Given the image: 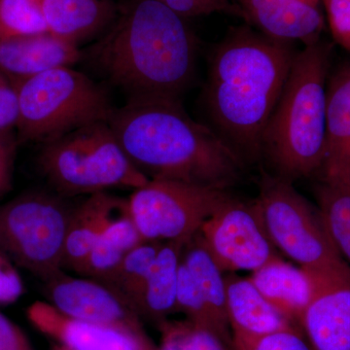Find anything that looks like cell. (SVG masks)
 <instances>
[{
  "label": "cell",
  "instance_id": "obj_17",
  "mask_svg": "<svg viewBox=\"0 0 350 350\" xmlns=\"http://www.w3.org/2000/svg\"><path fill=\"white\" fill-rule=\"evenodd\" d=\"M250 278L273 308L300 327L301 317L315 293L314 282L305 269L280 256L251 273Z\"/></svg>",
  "mask_w": 350,
  "mask_h": 350
},
{
  "label": "cell",
  "instance_id": "obj_5",
  "mask_svg": "<svg viewBox=\"0 0 350 350\" xmlns=\"http://www.w3.org/2000/svg\"><path fill=\"white\" fill-rule=\"evenodd\" d=\"M16 129L22 142L45 144L83 126L109 121L115 108L107 88L71 66L22 80Z\"/></svg>",
  "mask_w": 350,
  "mask_h": 350
},
{
  "label": "cell",
  "instance_id": "obj_29",
  "mask_svg": "<svg viewBox=\"0 0 350 350\" xmlns=\"http://www.w3.org/2000/svg\"><path fill=\"white\" fill-rule=\"evenodd\" d=\"M232 347L234 350H312L300 328L275 332Z\"/></svg>",
  "mask_w": 350,
  "mask_h": 350
},
{
  "label": "cell",
  "instance_id": "obj_24",
  "mask_svg": "<svg viewBox=\"0 0 350 350\" xmlns=\"http://www.w3.org/2000/svg\"><path fill=\"white\" fill-rule=\"evenodd\" d=\"M317 198L332 238L350 264V182L323 181Z\"/></svg>",
  "mask_w": 350,
  "mask_h": 350
},
{
  "label": "cell",
  "instance_id": "obj_18",
  "mask_svg": "<svg viewBox=\"0 0 350 350\" xmlns=\"http://www.w3.org/2000/svg\"><path fill=\"white\" fill-rule=\"evenodd\" d=\"M126 200L96 193L75 204L64 243L63 269L77 273L107 225L126 206Z\"/></svg>",
  "mask_w": 350,
  "mask_h": 350
},
{
  "label": "cell",
  "instance_id": "obj_30",
  "mask_svg": "<svg viewBox=\"0 0 350 350\" xmlns=\"http://www.w3.org/2000/svg\"><path fill=\"white\" fill-rule=\"evenodd\" d=\"M336 42L350 52V0H322Z\"/></svg>",
  "mask_w": 350,
  "mask_h": 350
},
{
  "label": "cell",
  "instance_id": "obj_4",
  "mask_svg": "<svg viewBox=\"0 0 350 350\" xmlns=\"http://www.w3.org/2000/svg\"><path fill=\"white\" fill-rule=\"evenodd\" d=\"M331 53V46L319 40L297 53L262 133L261 156L286 180L310 176L323 167Z\"/></svg>",
  "mask_w": 350,
  "mask_h": 350
},
{
  "label": "cell",
  "instance_id": "obj_1",
  "mask_svg": "<svg viewBox=\"0 0 350 350\" xmlns=\"http://www.w3.org/2000/svg\"><path fill=\"white\" fill-rule=\"evenodd\" d=\"M108 123L131 163L149 180L226 190L243 172L241 157L218 133L191 118L179 98H129Z\"/></svg>",
  "mask_w": 350,
  "mask_h": 350
},
{
  "label": "cell",
  "instance_id": "obj_20",
  "mask_svg": "<svg viewBox=\"0 0 350 350\" xmlns=\"http://www.w3.org/2000/svg\"><path fill=\"white\" fill-rule=\"evenodd\" d=\"M323 181L350 182V69L334 76L327 89Z\"/></svg>",
  "mask_w": 350,
  "mask_h": 350
},
{
  "label": "cell",
  "instance_id": "obj_3",
  "mask_svg": "<svg viewBox=\"0 0 350 350\" xmlns=\"http://www.w3.org/2000/svg\"><path fill=\"white\" fill-rule=\"evenodd\" d=\"M129 98H179L194 75L197 44L184 18L159 0H133L90 49Z\"/></svg>",
  "mask_w": 350,
  "mask_h": 350
},
{
  "label": "cell",
  "instance_id": "obj_26",
  "mask_svg": "<svg viewBox=\"0 0 350 350\" xmlns=\"http://www.w3.org/2000/svg\"><path fill=\"white\" fill-rule=\"evenodd\" d=\"M161 333L159 350H232L213 332L200 328L187 319L165 320L158 325Z\"/></svg>",
  "mask_w": 350,
  "mask_h": 350
},
{
  "label": "cell",
  "instance_id": "obj_33",
  "mask_svg": "<svg viewBox=\"0 0 350 350\" xmlns=\"http://www.w3.org/2000/svg\"><path fill=\"white\" fill-rule=\"evenodd\" d=\"M17 121V90L12 80L0 70V133L16 128Z\"/></svg>",
  "mask_w": 350,
  "mask_h": 350
},
{
  "label": "cell",
  "instance_id": "obj_23",
  "mask_svg": "<svg viewBox=\"0 0 350 350\" xmlns=\"http://www.w3.org/2000/svg\"><path fill=\"white\" fill-rule=\"evenodd\" d=\"M182 262L192 275L225 338L232 345L226 305L224 273L202 243L199 232L186 244Z\"/></svg>",
  "mask_w": 350,
  "mask_h": 350
},
{
  "label": "cell",
  "instance_id": "obj_15",
  "mask_svg": "<svg viewBox=\"0 0 350 350\" xmlns=\"http://www.w3.org/2000/svg\"><path fill=\"white\" fill-rule=\"evenodd\" d=\"M225 280L226 305L232 345L244 344L286 329L300 328L273 308L250 278L229 273Z\"/></svg>",
  "mask_w": 350,
  "mask_h": 350
},
{
  "label": "cell",
  "instance_id": "obj_14",
  "mask_svg": "<svg viewBox=\"0 0 350 350\" xmlns=\"http://www.w3.org/2000/svg\"><path fill=\"white\" fill-rule=\"evenodd\" d=\"M241 14L264 36L282 42L319 40L322 0H239Z\"/></svg>",
  "mask_w": 350,
  "mask_h": 350
},
{
  "label": "cell",
  "instance_id": "obj_36",
  "mask_svg": "<svg viewBox=\"0 0 350 350\" xmlns=\"http://www.w3.org/2000/svg\"><path fill=\"white\" fill-rule=\"evenodd\" d=\"M50 350H72L70 349H68V347H64V345H59V344H55L53 345L52 347H51Z\"/></svg>",
  "mask_w": 350,
  "mask_h": 350
},
{
  "label": "cell",
  "instance_id": "obj_35",
  "mask_svg": "<svg viewBox=\"0 0 350 350\" xmlns=\"http://www.w3.org/2000/svg\"><path fill=\"white\" fill-rule=\"evenodd\" d=\"M13 147L0 133V196L5 194L12 186Z\"/></svg>",
  "mask_w": 350,
  "mask_h": 350
},
{
  "label": "cell",
  "instance_id": "obj_27",
  "mask_svg": "<svg viewBox=\"0 0 350 350\" xmlns=\"http://www.w3.org/2000/svg\"><path fill=\"white\" fill-rule=\"evenodd\" d=\"M48 31L39 0H0V39Z\"/></svg>",
  "mask_w": 350,
  "mask_h": 350
},
{
  "label": "cell",
  "instance_id": "obj_37",
  "mask_svg": "<svg viewBox=\"0 0 350 350\" xmlns=\"http://www.w3.org/2000/svg\"><path fill=\"white\" fill-rule=\"evenodd\" d=\"M232 350H234V349H232Z\"/></svg>",
  "mask_w": 350,
  "mask_h": 350
},
{
  "label": "cell",
  "instance_id": "obj_22",
  "mask_svg": "<svg viewBox=\"0 0 350 350\" xmlns=\"http://www.w3.org/2000/svg\"><path fill=\"white\" fill-rule=\"evenodd\" d=\"M144 241L129 213L126 200V206L101 232L77 275L107 282L124 258Z\"/></svg>",
  "mask_w": 350,
  "mask_h": 350
},
{
  "label": "cell",
  "instance_id": "obj_19",
  "mask_svg": "<svg viewBox=\"0 0 350 350\" xmlns=\"http://www.w3.org/2000/svg\"><path fill=\"white\" fill-rule=\"evenodd\" d=\"M48 31L79 46L116 20L113 0H39Z\"/></svg>",
  "mask_w": 350,
  "mask_h": 350
},
{
  "label": "cell",
  "instance_id": "obj_2",
  "mask_svg": "<svg viewBox=\"0 0 350 350\" xmlns=\"http://www.w3.org/2000/svg\"><path fill=\"white\" fill-rule=\"evenodd\" d=\"M297 53L289 42L239 27L214 51L206 103L219 135L239 156H261L266 129Z\"/></svg>",
  "mask_w": 350,
  "mask_h": 350
},
{
  "label": "cell",
  "instance_id": "obj_10",
  "mask_svg": "<svg viewBox=\"0 0 350 350\" xmlns=\"http://www.w3.org/2000/svg\"><path fill=\"white\" fill-rule=\"evenodd\" d=\"M202 243L223 273L253 271L280 257L256 200L227 199L200 228Z\"/></svg>",
  "mask_w": 350,
  "mask_h": 350
},
{
  "label": "cell",
  "instance_id": "obj_16",
  "mask_svg": "<svg viewBox=\"0 0 350 350\" xmlns=\"http://www.w3.org/2000/svg\"><path fill=\"white\" fill-rule=\"evenodd\" d=\"M79 46L50 32L0 39V70L11 80H22L45 71L72 66L81 59Z\"/></svg>",
  "mask_w": 350,
  "mask_h": 350
},
{
  "label": "cell",
  "instance_id": "obj_25",
  "mask_svg": "<svg viewBox=\"0 0 350 350\" xmlns=\"http://www.w3.org/2000/svg\"><path fill=\"white\" fill-rule=\"evenodd\" d=\"M163 241H145L129 253L107 283L130 301H135L142 291ZM105 283V282H103Z\"/></svg>",
  "mask_w": 350,
  "mask_h": 350
},
{
  "label": "cell",
  "instance_id": "obj_6",
  "mask_svg": "<svg viewBox=\"0 0 350 350\" xmlns=\"http://www.w3.org/2000/svg\"><path fill=\"white\" fill-rule=\"evenodd\" d=\"M38 167L64 197L142 187L149 179L131 163L107 122L83 126L42 144Z\"/></svg>",
  "mask_w": 350,
  "mask_h": 350
},
{
  "label": "cell",
  "instance_id": "obj_13",
  "mask_svg": "<svg viewBox=\"0 0 350 350\" xmlns=\"http://www.w3.org/2000/svg\"><path fill=\"white\" fill-rule=\"evenodd\" d=\"M310 276L314 297L300 321L310 349L350 350V278Z\"/></svg>",
  "mask_w": 350,
  "mask_h": 350
},
{
  "label": "cell",
  "instance_id": "obj_8",
  "mask_svg": "<svg viewBox=\"0 0 350 350\" xmlns=\"http://www.w3.org/2000/svg\"><path fill=\"white\" fill-rule=\"evenodd\" d=\"M75 204L56 192L31 191L0 206V253L43 282L63 269Z\"/></svg>",
  "mask_w": 350,
  "mask_h": 350
},
{
  "label": "cell",
  "instance_id": "obj_28",
  "mask_svg": "<svg viewBox=\"0 0 350 350\" xmlns=\"http://www.w3.org/2000/svg\"><path fill=\"white\" fill-rule=\"evenodd\" d=\"M176 312L183 313L186 319L196 326L213 332L218 337L222 338L226 344L232 347L231 342L225 338L224 334L221 331L211 308L183 262H181L179 269Z\"/></svg>",
  "mask_w": 350,
  "mask_h": 350
},
{
  "label": "cell",
  "instance_id": "obj_12",
  "mask_svg": "<svg viewBox=\"0 0 350 350\" xmlns=\"http://www.w3.org/2000/svg\"><path fill=\"white\" fill-rule=\"evenodd\" d=\"M27 317L44 336L72 350H159L145 332L71 319L47 301L32 303Z\"/></svg>",
  "mask_w": 350,
  "mask_h": 350
},
{
  "label": "cell",
  "instance_id": "obj_9",
  "mask_svg": "<svg viewBox=\"0 0 350 350\" xmlns=\"http://www.w3.org/2000/svg\"><path fill=\"white\" fill-rule=\"evenodd\" d=\"M228 196L224 189L149 180L133 190L128 209L144 241H189Z\"/></svg>",
  "mask_w": 350,
  "mask_h": 350
},
{
  "label": "cell",
  "instance_id": "obj_21",
  "mask_svg": "<svg viewBox=\"0 0 350 350\" xmlns=\"http://www.w3.org/2000/svg\"><path fill=\"white\" fill-rule=\"evenodd\" d=\"M188 241H163L148 278L135 301L142 320L160 325L176 312L179 269Z\"/></svg>",
  "mask_w": 350,
  "mask_h": 350
},
{
  "label": "cell",
  "instance_id": "obj_7",
  "mask_svg": "<svg viewBox=\"0 0 350 350\" xmlns=\"http://www.w3.org/2000/svg\"><path fill=\"white\" fill-rule=\"evenodd\" d=\"M276 250L313 276L350 278V266L338 251L319 207L280 176L265 175L256 200Z\"/></svg>",
  "mask_w": 350,
  "mask_h": 350
},
{
  "label": "cell",
  "instance_id": "obj_32",
  "mask_svg": "<svg viewBox=\"0 0 350 350\" xmlns=\"http://www.w3.org/2000/svg\"><path fill=\"white\" fill-rule=\"evenodd\" d=\"M24 292V282L14 262L0 253V306L16 303Z\"/></svg>",
  "mask_w": 350,
  "mask_h": 350
},
{
  "label": "cell",
  "instance_id": "obj_11",
  "mask_svg": "<svg viewBox=\"0 0 350 350\" xmlns=\"http://www.w3.org/2000/svg\"><path fill=\"white\" fill-rule=\"evenodd\" d=\"M45 282L48 303L66 317L91 323L145 332L144 320L130 301L107 283L75 278L62 271Z\"/></svg>",
  "mask_w": 350,
  "mask_h": 350
},
{
  "label": "cell",
  "instance_id": "obj_34",
  "mask_svg": "<svg viewBox=\"0 0 350 350\" xmlns=\"http://www.w3.org/2000/svg\"><path fill=\"white\" fill-rule=\"evenodd\" d=\"M0 350H36L24 331L0 312Z\"/></svg>",
  "mask_w": 350,
  "mask_h": 350
},
{
  "label": "cell",
  "instance_id": "obj_31",
  "mask_svg": "<svg viewBox=\"0 0 350 350\" xmlns=\"http://www.w3.org/2000/svg\"><path fill=\"white\" fill-rule=\"evenodd\" d=\"M180 17L211 15L214 12L232 10L231 0H159Z\"/></svg>",
  "mask_w": 350,
  "mask_h": 350
}]
</instances>
